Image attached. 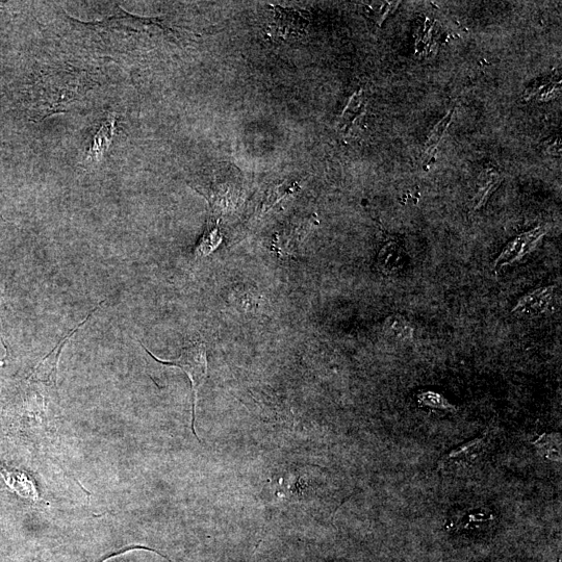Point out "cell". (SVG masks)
<instances>
[{"mask_svg":"<svg viewBox=\"0 0 562 562\" xmlns=\"http://www.w3.org/2000/svg\"><path fill=\"white\" fill-rule=\"evenodd\" d=\"M97 309H94L78 327L74 328L70 332V334L66 338H64L59 343V345L45 357V359L40 363V365L35 370L34 375H37L38 373H44L45 377L47 375V379H49L50 376L54 374V372L57 370V366L64 346L69 341V339L75 334V332L78 331V329H80L90 319V317L94 314V312L97 311Z\"/></svg>","mask_w":562,"mask_h":562,"instance_id":"cell-7","label":"cell"},{"mask_svg":"<svg viewBox=\"0 0 562 562\" xmlns=\"http://www.w3.org/2000/svg\"><path fill=\"white\" fill-rule=\"evenodd\" d=\"M454 109L449 112V114L436 126L429 141L427 142V149L424 156V164H429L436 153L438 145L442 140L448 126L451 123L453 117Z\"/></svg>","mask_w":562,"mask_h":562,"instance_id":"cell-10","label":"cell"},{"mask_svg":"<svg viewBox=\"0 0 562 562\" xmlns=\"http://www.w3.org/2000/svg\"><path fill=\"white\" fill-rule=\"evenodd\" d=\"M501 181L502 180L499 175L493 174L492 177L490 178V181L484 186H482L475 199L476 210L484 206V203L489 200L490 196L495 192V190L501 184Z\"/></svg>","mask_w":562,"mask_h":562,"instance_id":"cell-12","label":"cell"},{"mask_svg":"<svg viewBox=\"0 0 562 562\" xmlns=\"http://www.w3.org/2000/svg\"><path fill=\"white\" fill-rule=\"evenodd\" d=\"M220 243L221 235L219 233L218 226L208 228V231L204 234L197 246V251L200 254L208 255L214 251Z\"/></svg>","mask_w":562,"mask_h":562,"instance_id":"cell-11","label":"cell"},{"mask_svg":"<svg viewBox=\"0 0 562 562\" xmlns=\"http://www.w3.org/2000/svg\"><path fill=\"white\" fill-rule=\"evenodd\" d=\"M136 550H146V549H145V548L129 549V550H126L125 552H120V553H118V554H116V555H114V556H111V557L107 558L106 560H104V561H102V562H107V561L111 560L112 558H114V557H116V556H120V555H123V554H125V553H127V552H132V551H136ZM147 550H148V551H152V552H156V551H153V550H151V549H147Z\"/></svg>","mask_w":562,"mask_h":562,"instance_id":"cell-15","label":"cell"},{"mask_svg":"<svg viewBox=\"0 0 562 562\" xmlns=\"http://www.w3.org/2000/svg\"><path fill=\"white\" fill-rule=\"evenodd\" d=\"M420 402H423L427 406L443 408V410L452 407L451 404L443 396L436 393H424L420 397Z\"/></svg>","mask_w":562,"mask_h":562,"instance_id":"cell-14","label":"cell"},{"mask_svg":"<svg viewBox=\"0 0 562 562\" xmlns=\"http://www.w3.org/2000/svg\"><path fill=\"white\" fill-rule=\"evenodd\" d=\"M272 10H274V25H272V29H274L278 36L287 39L288 37L296 38L304 34L309 22L302 14L278 7H274Z\"/></svg>","mask_w":562,"mask_h":562,"instance_id":"cell-5","label":"cell"},{"mask_svg":"<svg viewBox=\"0 0 562 562\" xmlns=\"http://www.w3.org/2000/svg\"><path fill=\"white\" fill-rule=\"evenodd\" d=\"M383 329H385L386 335L394 341L410 342L414 339L413 326L400 315L390 316L386 320Z\"/></svg>","mask_w":562,"mask_h":562,"instance_id":"cell-8","label":"cell"},{"mask_svg":"<svg viewBox=\"0 0 562 562\" xmlns=\"http://www.w3.org/2000/svg\"><path fill=\"white\" fill-rule=\"evenodd\" d=\"M115 117L109 114L92 139L90 148L87 151V160L90 163H97L104 158L109 150L114 136Z\"/></svg>","mask_w":562,"mask_h":562,"instance_id":"cell-6","label":"cell"},{"mask_svg":"<svg viewBox=\"0 0 562 562\" xmlns=\"http://www.w3.org/2000/svg\"><path fill=\"white\" fill-rule=\"evenodd\" d=\"M544 235L545 231L540 227L508 243L495 261V270H501L523 260L538 246Z\"/></svg>","mask_w":562,"mask_h":562,"instance_id":"cell-3","label":"cell"},{"mask_svg":"<svg viewBox=\"0 0 562 562\" xmlns=\"http://www.w3.org/2000/svg\"><path fill=\"white\" fill-rule=\"evenodd\" d=\"M142 347L156 362L164 366L180 368L189 376L194 393L192 429L195 436L197 437V434L195 432V410L197 393L204 380H206L208 374L206 346L201 343L190 344L183 349L181 356L178 357L177 360L173 361H162L158 359L157 356L153 355L148 349H146L144 345H142Z\"/></svg>","mask_w":562,"mask_h":562,"instance_id":"cell-1","label":"cell"},{"mask_svg":"<svg viewBox=\"0 0 562 562\" xmlns=\"http://www.w3.org/2000/svg\"><path fill=\"white\" fill-rule=\"evenodd\" d=\"M555 293V286H548L531 291L523 296L516 304L513 314L523 318L539 317L551 308Z\"/></svg>","mask_w":562,"mask_h":562,"instance_id":"cell-4","label":"cell"},{"mask_svg":"<svg viewBox=\"0 0 562 562\" xmlns=\"http://www.w3.org/2000/svg\"><path fill=\"white\" fill-rule=\"evenodd\" d=\"M490 436L491 432L485 431L482 436L454 448L441 459L439 468L456 469L475 464L487 451Z\"/></svg>","mask_w":562,"mask_h":562,"instance_id":"cell-2","label":"cell"},{"mask_svg":"<svg viewBox=\"0 0 562 562\" xmlns=\"http://www.w3.org/2000/svg\"><path fill=\"white\" fill-rule=\"evenodd\" d=\"M396 4V3H395ZM391 3H373L366 7L368 14L377 22L380 23L386 19L391 13L393 5Z\"/></svg>","mask_w":562,"mask_h":562,"instance_id":"cell-13","label":"cell"},{"mask_svg":"<svg viewBox=\"0 0 562 562\" xmlns=\"http://www.w3.org/2000/svg\"><path fill=\"white\" fill-rule=\"evenodd\" d=\"M364 111L365 104L362 92H357L349 100V104L340 119L341 131H349L350 127L355 124L356 120L362 117Z\"/></svg>","mask_w":562,"mask_h":562,"instance_id":"cell-9","label":"cell"}]
</instances>
